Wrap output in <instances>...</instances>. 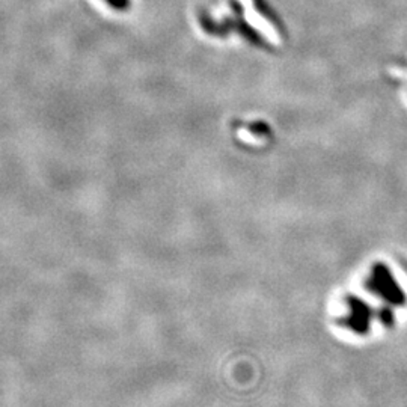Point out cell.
<instances>
[{
    "label": "cell",
    "mask_w": 407,
    "mask_h": 407,
    "mask_svg": "<svg viewBox=\"0 0 407 407\" xmlns=\"http://www.w3.org/2000/svg\"><path fill=\"white\" fill-rule=\"evenodd\" d=\"M350 305H352V314L344 320V325L359 335L368 334V328H370L368 308L358 301H352Z\"/></svg>",
    "instance_id": "1"
}]
</instances>
